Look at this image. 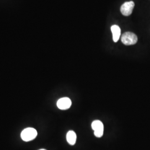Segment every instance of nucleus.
Segmentation results:
<instances>
[{
  "label": "nucleus",
  "instance_id": "nucleus-1",
  "mask_svg": "<svg viewBox=\"0 0 150 150\" xmlns=\"http://www.w3.org/2000/svg\"><path fill=\"white\" fill-rule=\"evenodd\" d=\"M138 38L137 36L132 32H126L121 36L122 42L127 46L133 45L137 43Z\"/></svg>",
  "mask_w": 150,
  "mask_h": 150
},
{
  "label": "nucleus",
  "instance_id": "nucleus-2",
  "mask_svg": "<svg viewBox=\"0 0 150 150\" xmlns=\"http://www.w3.org/2000/svg\"><path fill=\"white\" fill-rule=\"evenodd\" d=\"M38 136L37 131L33 128H27L23 129L21 134V137L22 140L28 142L35 139Z\"/></svg>",
  "mask_w": 150,
  "mask_h": 150
},
{
  "label": "nucleus",
  "instance_id": "nucleus-3",
  "mask_svg": "<svg viewBox=\"0 0 150 150\" xmlns=\"http://www.w3.org/2000/svg\"><path fill=\"white\" fill-rule=\"evenodd\" d=\"M92 129L94 131V134L97 137H101L103 134L104 126L101 121L95 120L91 125Z\"/></svg>",
  "mask_w": 150,
  "mask_h": 150
},
{
  "label": "nucleus",
  "instance_id": "nucleus-4",
  "mask_svg": "<svg viewBox=\"0 0 150 150\" xmlns=\"http://www.w3.org/2000/svg\"><path fill=\"white\" fill-rule=\"evenodd\" d=\"M134 7V3L133 1L126 2L121 6L120 11L124 16H129L131 15Z\"/></svg>",
  "mask_w": 150,
  "mask_h": 150
},
{
  "label": "nucleus",
  "instance_id": "nucleus-5",
  "mask_svg": "<svg viewBox=\"0 0 150 150\" xmlns=\"http://www.w3.org/2000/svg\"><path fill=\"white\" fill-rule=\"evenodd\" d=\"M72 102L70 98L68 97L61 98L57 102V107L59 109L62 110H65L70 108Z\"/></svg>",
  "mask_w": 150,
  "mask_h": 150
},
{
  "label": "nucleus",
  "instance_id": "nucleus-6",
  "mask_svg": "<svg viewBox=\"0 0 150 150\" xmlns=\"http://www.w3.org/2000/svg\"><path fill=\"white\" fill-rule=\"evenodd\" d=\"M111 30L112 33L113 41L115 42H117L121 36V29L118 26L115 25L111 26Z\"/></svg>",
  "mask_w": 150,
  "mask_h": 150
},
{
  "label": "nucleus",
  "instance_id": "nucleus-7",
  "mask_svg": "<svg viewBox=\"0 0 150 150\" xmlns=\"http://www.w3.org/2000/svg\"><path fill=\"white\" fill-rule=\"evenodd\" d=\"M66 139L70 145H75L77 139V136L75 132L74 131H69L66 135Z\"/></svg>",
  "mask_w": 150,
  "mask_h": 150
},
{
  "label": "nucleus",
  "instance_id": "nucleus-8",
  "mask_svg": "<svg viewBox=\"0 0 150 150\" xmlns=\"http://www.w3.org/2000/svg\"><path fill=\"white\" fill-rule=\"evenodd\" d=\"M45 150V149H41V150Z\"/></svg>",
  "mask_w": 150,
  "mask_h": 150
}]
</instances>
